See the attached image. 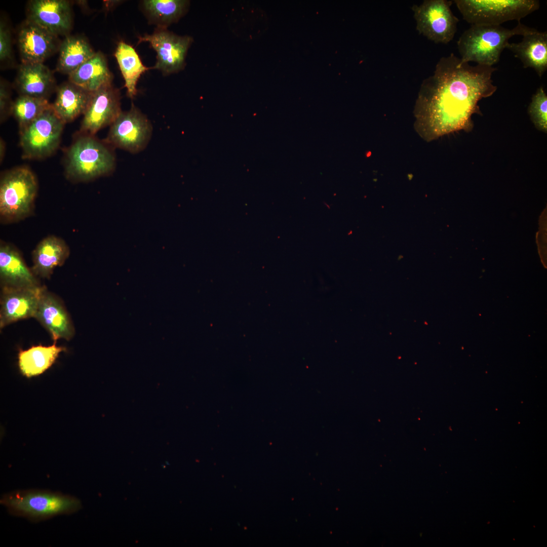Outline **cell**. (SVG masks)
Instances as JSON below:
<instances>
[{"mask_svg":"<svg viewBox=\"0 0 547 547\" xmlns=\"http://www.w3.org/2000/svg\"><path fill=\"white\" fill-rule=\"evenodd\" d=\"M493 66L471 65L452 53L442 57L434 73L425 79L414 113L418 131L427 140L454 132L471 131L472 117L481 114L479 102L492 96L497 87Z\"/></svg>","mask_w":547,"mask_h":547,"instance_id":"obj_1","label":"cell"},{"mask_svg":"<svg viewBox=\"0 0 547 547\" xmlns=\"http://www.w3.org/2000/svg\"><path fill=\"white\" fill-rule=\"evenodd\" d=\"M0 502L12 515L33 522L75 513L82 507L76 497L48 490H17L3 494Z\"/></svg>","mask_w":547,"mask_h":547,"instance_id":"obj_2","label":"cell"},{"mask_svg":"<svg viewBox=\"0 0 547 547\" xmlns=\"http://www.w3.org/2000/svg\"><path fill=\"white\" fill-rule=\"evenodd\" d=\"M535 29L520 21L512 29L501 25H471L457 41L460 58L464 62H474L478 65L493 66L499 62L511 37L523 36Z\"/></svg>","mask_w":547,"mask_h":547,"instance_id":"obj_3","label":"cell"},{"mask_svg":"<svg viewBox=\"0 0 547 547\" xmlns=\"http://www.w3.org/2000/svg\"><path fill=\"white\" fill-rule=\"evenodd\" d=\"M112 148L94 136L78 133L65 153L66 177L72 181L84 182L111 173L115 166Z\"/></svg>","mask_w":547,"mask_h":547,"instance_id":"obj_4","label":"cell"},{"mask_svg":"<svg viewBox=\"0 0 547 547\" xmlns=\"http://www.w3.org/2000/svg\"><path fill=\"white\" fill-rule=\"evenodd\" d=\"M37 188L36 178L26 166L16 167L3 172L0 180L1 222H16L29 216Z\"/></svg>","mask_w":547,"mask_h":547,"instance_id":"obj_5","label":"cell"},{"mask_svg":"<svg viewBox=\"0 0 547 547\" xmlns=\"http://www.w3.org/2000/svg\"><path fill=\"white\" fill-rule=\"evenodd\" d=\"M463 19L471 25H500L521 19L537 10V0H455Z\"/></svg>","mask_w":547,"mask_h":547,"instance_id":"obj_6","label":"cell"},{"mask_svg":"<svg viewBox=\"0 0 547 547\" xmlns=\"http://www.w3.org/2000/svg\"><path fill=\"white\" fill-rule=\"evenodd\" d=\"M64 125L52 107L46 110L19 131L22 158L41 160L52 155L60 145Z\"/></svg>","mask_w":547,"mask_h":547,"instance_id":"obj_7","label":"cell"},{"mask_svg":"<svg viewBox=\"0 0 547 547\" xmlns=\"http://www.w3.org/2000/svg\"><path fill=\"white\" fill-rule=\"evenodd\" d=\"M452 1L425 0L420 5H414L412 10L419 33L435 43L448 44L457 31L458 19L450 6Z\"/></svg>","mask_w":547,"mask_h":547,"instance_id":"obj_8","label":"cell"},{"mask_svg":"<svg viewBox=\"0 0 547 547\" xmlns=\"http://www.w3.org/2000/svg\"><path fill=\"white\" fill-rule=\"evenodd\" d=\"M152 131L149 120L132 103L130 109L122 111L110 126L103 141L112 148L137 153L146 147Z\"/></svg>","mask_w":547,"mask_h":547,"instance_id":"obj_9","label":"cell"},{"mask_svg":"<svg viewBox=\"0 0 547 547\" xmlns=\"http://www.w3.org/2000/svg\"><path fill=\"white\" fill-rule=\"evenodd\" d=\"M142 42L149 43L157 53V61L151 68L166 75L176 73L184 67L186 54L192 39L189 36L177 35L167 28L157 27L152 34L140 36L138 43Z\"/></svg>","mask_w":547,"mask_h":547,"instance_id":"obj_10","label":"cell"},{"mask_svg":"<svg viewBox=\"0 0 547 547\" xmlns=\"http://www.w3.org/2000/svg\"><path fill=\"white\" fill-rule=\"evenodd\" d=\"M121 96L112 84L93 92L83 114L79 134L94 136L110 126L122 112Z\"/></svg>","mask_w":547,"mask_h":547,"instance_id":"obj_11","label":"cell"},{"mask_svg":"<svg viewBox=\"0 0 547 547\" xmlns=\"http://www.w3.org/2000/svg\"><path fill=\"white\" fill-rule=\"evenodd\" d=\"M27 10L28 21L57 37L68 35L72 26V13L68 1L32 0Z\"/></svg>","mask_w":547,"mask_h":547,"instance_id":"obj_12","label":"cell"},{"mask_svg":"<svg viewBox=\"0 0 547 547\" xmlns=\"http://www.w3.org/2000/svg\"><path fill=\"white\" fill-rule=\"evenodd\" d=\"M44 286L1 287L0 328L35 315Z\"/></svg>","mask_w":547,"mask_h":547,"instance_id":"obj_13","label":"cell"},{"mask_svg":"<svg viewBox=\"0 0 547 547\" xmlns=\"http://www.w3.org/2000/svg\"><path fill=\"white\" fill-rule=\"evenodd\" d=\"M22 63H43L59 50L58 37L26 20L18 33Z\"/></svg>","mask_w":547,"mask_h":547,"instance_id":"obj_14","label":"cell"},{"mask_svg":"<svg viewBox=\"0 0 547 547\" xmlns=\"http://www.w3.org/2000/svg\"><path fill=\"white\" fill-rule=\"evenodd\" d=\"M34 318L50 333L54 341L60 338L69 340L74 336L72 323L63 304L44 286Z\"/></svg>","mask_w":547,"mask_h":547,"instance_id":"obj_15","label":"cell"},{"mask_svg":"<svg viewBox=\"0 0 547 547\" xmlns=\"http://www.w3.org/2000/svg\"><path fill=\"white\" fill-rule=\"evenodd\" d=\"M14 87L19 95L47 100L57 88L53 72L43 63H21Z\"/></svg>","mask_w":547,"mask_h":547,"instance_id":"obj_16","label":"cell"},{"mask_svg":"<svg viewBox=\"0 0 547 547\" xmlns=\"http://www.w3.org/2000/svg\"><path fill=\"white\" fill-rule=\"evenodd\" d=\"M0 281L1 287L41 286L19 252L13 246L3 242L0 245Z\"/></svg>","mask_w":547,"mask_h":547,"instance_id":"obj_17","label":"cell"},{"mask_svg":"<svg viewBox=\"0 0 547 547\" xmlns=\"http://www.w3.org/2000/svg\"><path fill=\"white\" fill-rule=\"evenodd\" d=\"M506 49L522 62L524 68H532L541 77L547 69V31L536 29L523 35L518 43H509Z\"/></svg>","mask_w":547,"mask_h":547,"instance_id":"obj_18","label":"cell"},{"mask_svg":"<svg viewBox=\"0 0 547 547\" xmlns=\"http://www.w3.org/2000/svg\"><path fill=\"white\" fill-rule=\"evenodd\" d=\"M69 254V248L63 240L55 236H48L33 250L31 269L36 277L49 279L54 269L62 265Z\"/></svg>","mask_w":547,"mask_h":547,"instance_id":"obj_19","label":"cell"},{"mask_svg":"<svg viewBox=\"0 0 547 547\" xmlns=\"http://www.w3.org/2000/svg\"><path fill=\"white\" fill-rule=\"evenodd\" d=\"M56 92V98L51 103L52 107L64 124L83 115L92 93L69 81L57 87Z\"/></svg>","mask_w":547,"mask_h":547,"instance_id":"obj_20","label":"cell"},{"mask_svg":"<svg viewBox=\"0 0 547 547\" xmlns=\"http://www.w3.org/2000/svg\"><path fill=\"white\" fill-rule=\"evenodd\" d=\"M68 76L69 82L91 93L112 84L113 79L106 59L100 51Z\"/></svg>","mask_w":547,"mask_h":547,"instance_id":"obj_21","label":"cell"},{"mask_svg":"<svg viewBox=\"0 0 547 547\" xmlns=\"http://www.w3.org/2000/svg\"><path fill=\"white\" fill-rule=\"evenodd\" d=\"M58 51L56 70L68 75L96 53L84 37L69 35L60 43Z\"/></svg>","mask_w":547,"mask_h":547,"instance_id":"obj_22","label":"cell"},{"mask_svg":"<svg viewBox=\"0 0 547 547\" xmlns=\"http://www.w3.org/2000/svg\"><path fill=\"white\" fill-rule=\"evenodd\" d=\"M65 348L57 346L56 341L53 345L33 346L18 354V365L21 373L29 378L39 375L54 363L59 354Z\"/></svg>","mask_w":547,"mask_h":547,"instance_id":"obj_23","label":"cell"},{"mask_svg":"<svg viewBox=\"0 0 547 547\" xmlns=\"http://www.w3.org/2000/svg\"><path fill=\"white\" fill-rule=\"evenodd\" d=\"M129 97L137 94V84L141 75L151 68L144 66L134 48L125 42L119 43L114 53Z\"/></svg>","mask_w":547,"mask_h":547,"instance_id":"obj_24","label":"cell"},{"mask_svg":"<svg viewBox=\"0 0 547 547\" xmlns=\"http://www.w3.org/2000/svg\"><path fill=\"white\" fill-rule=\"evenodd\" d=\"M188 4L184 0H145L142 6L150 22L157 27L167 28L185 13Z\"/></svg>","mask_w":547,"mask_h":547,"instance_id":"obj_25","label":"cell"},{"mask_svg":"<svg viewBox=\"0 0 547 547\" xmlns=\"http://www.w3.org/2000/svg\"><path fill=\"white\" fill-rule=\"evenodd\" d=\"M51 107L47 99L19 95L13 101L11 115L17 121L20 131Z\"/></svg>","mask_w":547,"mask_h":547,"instance_id":"obj_26","label":"cell"},{"mask_svg":"<svg viewBox=\"0 0 547 547\" xmlns=\"http://www.w3.org/2000/svg\"><path fill=\"white\" fill-rule=\"evenodd\" d=\"M528 112L531 121L538 130L547 131V96L540 87L533 95L528 106Z\"/></svg>","mask_w":547,"mask_h":547,"instance_id":"obj_27","label":"cell"},{"mask_svg":"<svg viewBox=\"0 0 547 547\" xmlns=\"http://www.w3.org/2000/svg\"><path fill=\"white\" fill-rule=\"evenodd\" d=\"M13 101L12 100L11 91L8 83L1 80L0 83V121L4 122L11 115Z\"/></svg>","mask_w":547,"mask_h":547,"instance_id":"obj_28","label":"cell"},{"mask_svg":"<svg viewBox=\"0 0 547 547\" xmlns=\"http://www.w3.org/2000/svg\"><path fill=\"white\" fill-rule=\"evenodd\" d=\"M12 42L10 30L3 21L0 23V60L1 62L12 59Z\"/></svg>","mask_w":547,"mask_h":547,"instance_id":"obj_29","label":"cell"},{"mask_svg":"<svg viewBox=\"0 0 547 547\" xmlns=\"http://www.w3.org/2000/svg\"><path fill=\"white\" fill-rule=\"evenodd\" d=\"M6 145L4 140L1 138L0 140V161L1 163L3 161L5 157V154L6 152Z\"/></svg>","mask_w":547,"mask_h":547,"instance_id":"obj_30","label":"cell"}]
</instances>
